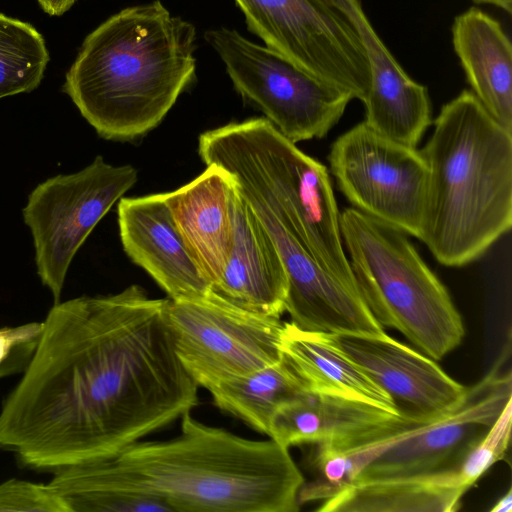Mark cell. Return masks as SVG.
<instances>
[{"label":"cell","instance_id":"obj_1","mask_svg":"<svg viewBox=\"0 0 512 512\" xmlns=\"http://www.w3.org/2000/svg\"><path fill=\"white\" fill-rule=\"evenodd\" d=\"M166 299L139 285L55 303L0 412V447L45 470L109 457L198 405Z\"/></svg>","mask_w":512,"mask_h":512},{"label":"cell","instance_id":"obj_2","mask_svg":"<svg viewBox=\"0 0 512 512\" xmlns=\"http://www.w3.org/2000/svg\"><path fill=\"white\" fill-rule=\"evenodd\" d=\"M304 477L289 449L181 417L168 440H138L98 460L55 470L48 483L66 505L81 496L133 492L173 512H297Z\"/></svg>","mask_w":512,"mask_h":512},{"label":"cell","instance_id":"obj_3","mask_svg":"<svg viewBox=\"0 0 512 512\" xmlns=\"http://www.w3.org/2000/svg\"><path fill=\"white\" fill-rule=\"evenodd\" d=\"M196 28L155 0L112 15L84 39L63 91L107 140L158 126L196 81Z\"/></svg>","mask_w":512,"mask_h":512},{"label":"cell","instance_id":"obj_4","mask_svg":"<svg viewBox=\"0 0 512 512\" xmlns=\"http://www.w3.org/2000/svg\"><path fill=\"white\" fill-rule=\"evenodd\" d=\"M421 153L427 182L419 239L444 266L480 258L512 225V132L470 90L444 104Z\"/></svg>","mask_w":512,"mask_h":512},{"label":"cell","instance_id":"obj_5","mask_svg":"<svg viewBox=\"0 0 512 512\" xmlns=\"http://www.w3.org/2000/svg\"><path fill=\"white\" fill-rule=\"evenodd\" d=\"M198 154L232 175L242 197L265 205L324 270L359 292L326 166L263 117L203 132Z\"/></svg>","mask_w":512,"mask_h":512},{"label":"cell","instance_id":"obj_6","mask_svg":"<svg viewBox=\"0 0 512 512\" xmlns=\"http://www.w3.org/2000/svg\"><path fill=\"white\" fill-rule=\"evenodd\" d=\"M340 227L357 287L378 323L435 361L458 347L462 317L408 234L353 207L340 213Z\"/></svg>","mask_w":512,"mask_h":512},{"label":"cell","instance_id":"obj_7","mask_svg":"<svg viewBox=\"0 0 512 512\" xmlns=\"http://www.w3.org/2000/svg\"><path fill=\"white\" fill-rule=\"evenodd\" d=\"M237 92L293 143L323 138L353 97L308 74L274 50L225 27L207 30Z\"/></svg>","mask_w":512,"mask_h":512},{"label":"cell","instance_id":"obj_8","mask_svg":"<svg viewBox=\"0 0 512 512\" xmlns=\"http://www.w3.org/2000/svg\"><path fill=\"white\" fill-rule=\"evenodd\" d=\"M165 315L179 361L208 391L281 359V317L251 312L212 291L167 298Z\"/></svg>","mask_w":512,"mask_h":512},{"label":"cell","instance_id":"obj_9","mask_svg":"<svg viewBox=\"0 0 512 512\" xmlns=\"http://www.w3.org/2000/svg\"><path fill=\"white\" fill-rule=\"evenodd\" d=\"M138 178L131 165L97 156L84 169L37 185L23 209L35 248L37 274L60 301L69 266L95 226Z\"/></svg>","mask_w":512,"mask_h":512},{"label":"cell","instance_id":"obj_10","mask_svg":"<svg viewBox=\"0 0 512 512\" xmlns=\"http://www.w3.org/2000/svg\"><path fill=\"white\" fill-rule=\"evenodd\" d=\"M266 47L315 78L364 101L370 86L360 35L329 0H235Z\"/></svg>","mask_w":512,"mask_h":512},{"label":"cell","instance_id":"obj_11","mask_svg":"<svg viewBox=\"0 0 512 512\" xmlns=\"http://www.w3.org/2000/svg\"><path fill=\"white\" fill-rule=\"evenodd\" d=\"M328 161L353 208L419 238L428 173L420 150L362 121L333 142Z\"/></svg>","mask_w":512,"mask_h":512},{"label":"cell","instance_id":"obj_12","mask_svg":"<svg viewBox=\"0 0 512 512\" xmlns=\"http://www.w3.org/2000/svg\"><path fill=\"white\" fill-rule=\"evenodd\" d=\"M510 351L508 341L487 374L468 386L466 398L456 409L391 446L354 482L458 472L462 458L512 399V373L506 367Z\"/></svg>","mask_w":512,"mask_h":512},{"label":"cell","instance_id":"obj_13","mask_svg":"<svg viewBox=\"0 0 512 512\" xmlns=\"http://www.w3.org/2000/svg\"><path fill=\"white\" fill-rule=\"evenodd\" d=\"M273 241L285 267L288 291L285 312L296 327L358 337L388 334L359 292L324 270L261 202L243 198Z\"/></svg>","mask_w":512,"mask_h":512},{"label":"cell","instance_id":"obj_14","mask_svg":"<svg viewBox=\"0 0 512 512\" xmlns=\"http://www.w3.org/2000/svg\"><path fill=\"white\" fill-rule=\"evenodd\" d=\"M343 351L394 401L401 414L439 417L456 409L468 387L451 378L432 358L385 337L336 335Z\"/></svg>","mask_w":512,"mask_h":512},{"label":"cell","instance_id":"obj_15","mask_svg":"<svg viewBox=\"0 0 512 512\" xmlns=\"http://www.w3.org/2000/svg\"><path fill=\"white\" fill-rule=\"evenodd\" d=\"M352 22L368 59L370 86L365 124L393 141L416 147L431 125L426 86L413 80L373 29L359 0H329Z\"/></svg>","mask_w":512,"mask_h":512},{"label":"cell","instance_id":"obj_16","mask_svg":"<svg viewBox=\"0 0 512 512\" xmlns=\"http://www.w3.org/2000/svg\"><path fill=\"white\" fill-rule=\"evenodd\" d=\"M118 226L123 249L172 300L196 299L211 287L190 254L163 193L121 198Z\"/></svg>","mask_w":512,"mask_h":512},{"label":"cell","instance_id":"obj_17","mask_svg":"<svg viewBox=\"0 0 512 512\" xmlns=\"http://www.w3.org/2000/svg\"><path fill=\"white\" fill-rule=\"evenodd\" d=\"M163 196L190 254L212 288L224 272L233 244L239 196L234 178L224 169L208 165L191 182Z\"/></svg>","mask_w":512,"mask_h":512},{"label":"cell","instance_id":"obj_18","mask_svg":"<svg viewBox=\"0 0 512 512\" xmlns=\"http://www.w3.org/2000/svg\"><path fill=\"white\" fill-rule=\"evenodd\" d=\"M211 291L251 312L281 317L288 279L281 257L252 209L240 195L232 248Z\"/></svg>","mask_w":512,"mask_h":512},{"label":"cell","instance_id":"obj_19","mask_svg":"<svg viewBox=\"0 0 512 512\" xmlns=\"http://www.w3.org/2000/svg\"><path fill=\"white\" fill-rule=\"evenodd\" d=\"M452 44L472 93L512 132V46L499 21L471 7L454 18Z\"/></svg>","mask_w":512,"mask_h":512},{"label":"cell","instance_id":"obj_20","mask_svg":"<svg viewBox=\"0 0 512 512\" xmlns=\"http://www.w3.org/2000/svg\"><path fill=\"white\" fill-rule=\"evenodd\" d=\"M401 415L366 402L304 390L275 411L267 436L287 449L338 443L385 426Z\"/></svg>","mask_w":512,"mask_h":512},{"label":"cell","instance_id":"obj_21","mask_svg":"<svg viewBox=\"0 0 512 512\" xmlns=\"http://www.w3.org/2000/svg\"><path fill=\"white\" fill-rule=\"evenodd\" d=\"M280 350L306 390L401 414L388 393L343 351L335 334L302 330L284 321Z\"/></svg>","mask_w":512,"mask_h":512},{"label":"cell","instance_id":"obj_22","mask_svg":"<svg viewBox=\"0 0 512 512\" xmlns=\"http://www.w3.org/2000/svg\"><path fill=\"white\" fill-rule=\"evenodd\" d=\"M466 491L456 472L353 482L321 502L319 512H454Z\"/></svg>","mask_w":512,"mask_h":512},{"label":"cell","instance_id":"obj_23","mask_svg":"<svg viewBox=\"0 0 512 512\" xmlns=\"http://www.w3.org/2000/svg\"><path fill=\"white\" fill-rule=\"evenodd\" d=\"M436 418L402 414L385 426L345 441L314 445L315 477L301 486L299 504L333 497L352 484L362 470L387 449Z\"/></svg>","mask_w":512,"mask_h":512},{"label":"cell","instance_id":"obj_24","mask_svg":"<svg viewBox=\"0 0 512 512\" xmlns=\"http://www.w3.org/2000/svg\"><path fill=\"white\" fill-rule=\"evenodd\" d=\"M304 390L299 376L281 356L277 362L225 381L209 392L220 410L267 435L275 411Z\"/></svg>","mask_w":512,"mask_h":512},{"label":"cell","instance_id":"obj_25","mask_svg":"<svg viewBox=\"0 0 512 512\" xmlns=\"http://www.w3.org/2000/svg\"><path fill=\"white\" fill-rule=\"evenodd\" d=\"M49 62L40 32L0 13V99L36 89Z\"/></svg>","mask_w":512,"mask_h":512},{"label":"cell","instance_id":"obj_26","mask_svg":"<svg viewBox=\"0 0 512 512\" xmlns=\"http://www.w3.org/2000/svg\"><path fill=\"white\" fill-rule=\"evenodd\" d=\"M512 427V399L482 436L465 454L459 464V479L468 491L496 462L505 459Z\"/></svg>","mask_w":512,"mask_h":512},{"label":"cell","instance_id":"obj_27","mask_svg":"<svg viewBox=\"0 0 512 512\" xmlns=\"http://www.w3.org/2000/svg\"><path fill=\"white\" fill-rule=\"evenodd\" d=\"M68 512L51 486L10 479L0 484V512Z\"/></svg>","mask_w":512,"mask_h":512},{"label":"cell","instance_id":"obj_28","mask_svg":"<svg viewBox=\"0 0 512 512\" xmlns=\"http://www.w3.org/2000/svg\"><path fill=\"white\" fill-rule=\"evenodd\" d=\"M42 330L43 322L0 328V378L25 370Z\"/></svg>","mask_w":512,"mask_h":512},{"label":"cell","instance_id":"obj_29","mask_svg":"<svg viewBox=\"0 0 512 512\" xmlns=\"http://www.w3.org/2000/svg\"><path fill=\"white\" fill-rule=\"evenodd\" d=\"M69 512H173L162 499L133 492L94 493L74 499Z\"/></svg>","mask_w":512,"mask_h":512},{"label":"cell","instance_id":"obj_30","mask_svg":"<svg viewBox=\"0 0 512 512\" xmlns=\"http://www.w3.org/2000/svg\"><path fill=\"white\" fill-rule=\"evenodd\" d=\"M42 10L50 16H61L67 12L76 0H37Z\"/></svg>","mask_w":512,"mask_h":512},{"label":"cell","instance_id":"obj_31","mask_svg":"<svg viewBox=\"0 0 512 512\" xmlns=\"http://www.w3.org/2000/svg\"><path fill=\"white\" fill-rule=\"evenodd\" d=\"M512 510V489L507 492L494 504L490 512H511Z\"/></svg>","mask_w":512,"mask_h":512},{"label":"cell","instance_id":"obj_32","mask_svg":"<svg viewBox=\"0 0 512 512\" xmlns=\"http://www.w3.org/2000/svg\"><path fill=\"white\" fill-rule=\"evenodd\" d=\"M475 4H489L496 6L508 14L512 12V0H472Z\"/></svg>","mask_w":512,"mask_h":512}]
</instances>
